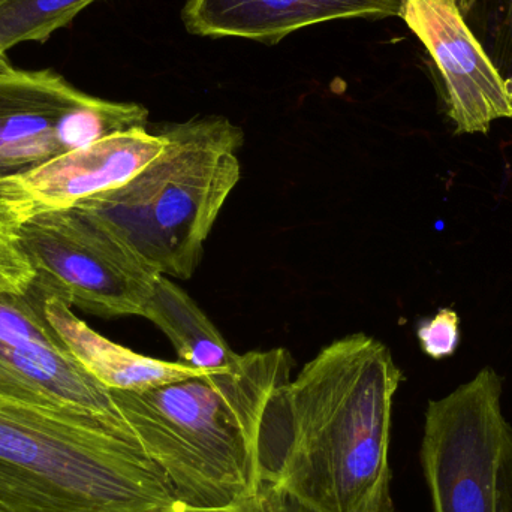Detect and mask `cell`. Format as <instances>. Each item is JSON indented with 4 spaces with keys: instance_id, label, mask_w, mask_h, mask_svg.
Listing matches in <instances>:
<instances>
[{
    "instance_id": "19",
    "label": "cell",
    "mask_w": 512,
    "mask_h": 512,
    "mask_svg": "<svg viewBox=\"0 0 512 512\" xmlns=\"http://www.w3.org/2000/svg\"><path fill=\"white\" fill-rule=\"evenodd\" d=\"M9 65H11V63H9L8 59H6L5 51L0 48V69L8 68Z\"/></svg>"
},
{
    "instance_id": "2",
    "label": "cell",
    "mask_w": 512,
    "mask_h": 512,
    "mask_svg": "<svg viewBox=\"0 0 512 512\" xmlns=\"http://www.w3.org/2000/svg\"><path fill=\"white\" fill-rule=\"evenodd\" d=\"M291 369V354L274 348L144 393L117 390L129 426L183 510H228L262 492V427Z\"/></svg>"
},
{
    "instance_id": "1",
    "label": "cell",
    "mask_w": 512,
    "mask_h": 512,
    "mask_svg": "<svg viewBox=\"0 0 512 512\" xmlns=\"http://www.w3.org/2000/svg\"><path fill=\"white\" fill-rule=\"evenodd\" d=\"M402 372L363 333L334 340L274 397L259 442L264 486L310 512H394L391 418Z\"/></svg>"
},
{
    "instance_id": "9",
    "label": "cell",
    "mask_w": 512,
    "mask_h": 512,
    "mask_svg": "<svg viewBox=\"0 0 512 512\" xmlns=\"http://www.w3.org/2000/svg\"><path fill=\"white\" fill-rule=\"evenodd\" d=\"M164 147V137L149 129L120 132L6 180L0 195L27 198L39 210L71 209L86 198L126 185Z\"/></svg>"
},
{
    "instance_id": "13",
    "label": "cell",
    "mask_w": 512,
    "mask_h": 512,
    "mask_svg": "<svg viewBox=\"0 0 512 512\" xmlns=\"http://www.w3.org/2000/svg\"><path fill=\"white\" fill-rule=\"evenodd\" d=\"M98 0H0V48L45 42Z\"/></svg>"
},
{
    "instance_id": "16",
    "label": "cell",
    "mask_w": 512,
    "mask_h": 512,
    "mask_svg": "<svg viewBox=\"0 0 512 512\" xmlns=\"http://www.w3.org/2000/svg\"><path fill=\"white\" fill-rule=\"evenodd\" d=\"M459 316L453 309H441L432 319L421 322L417 330L421 348L435 360L450 357L460 342Z\"/></svg>"
},
{
    "instance_id": "8",
    "label": "cell",
    "mask_w": 512,
    "mask_h": 512,
    "mask_svg": "<svg viewBox=\"0 0 512 512\" xmlns=\"http://www.w3.org/2000/svg\"><path fill=\"white\" fill-rule=\"evenodd\" d=\"M400 17L441 72L448 116L457 134H487L495 120L512 117L510 90L456 0H403Z\"/></svg>"
},
{
    "instance_id": "5",
    "label": "cell",
    "mask_w": 512,
    "mask_h": 512,
    "mask_svg": "<svg viewBox=\"0 0 512 512\" xmlns=\"http://www.w3.org/2000/svg\"><path fill=\"white\" fill-rule=\"evenodd\" d=\"M420 459L433 512H512V427L495 369L429 402Z\"/></svg>"
},
{
    "instance_id": "6",
    "label": "cell",
    "mask_w": 512,
    "mask_h": 512,
    "mask_svg": "<svg viewBox=\"0 0 512 512\" xmlns=\"http://www.w3.org/2000/svg\"><path fill=\"white\" fill-rule=\"evenodd\" d=\"M30 288L101 318L143 316L161 273L77 207L38 210L21 230Z\"/></svg>"
},
{
    "instance_id": "10",
    "label": "cell",
    "mask_w": 512,
    "mask_h": 512,
    "mask_svg": "<svg viewBox=\"0 0 512 512\" xmlns=\"http://www.w3.org/2000/svg\"><path fill=\"white\" fill-rule=\"evenodd\" d=\"M403 0H188L186 30L274 45L295 30L345 18L400 17Z\"/></svg>"
},
{
    "instance_id": "15",
    "label": "cell",
    "mask_w": 512,
    "mask_h": 512,
    "mask_svg": "<svg viewBox=\"0 0 512 512\" xmlns=\"http://www.w3.org/2000/svg\"><path fill=\"white\" fill-rule=\"evenodd\" d=\"M462 14L512 99V0H471Z\"/></svg>"
},
{
    "instance_id": "7",
    "label": "cell",
    "mask_w": 512,
    "mask_h": 512,
    "mask_svg": "<svg viewBox=\"0 0 512 512\" xmlns=\"http://www.w3.org/2000/svg\"><path fill=\"white\" fill-rule=\"evenodd\" d=\"M149 128L137 102L89 95L53 69H0V188L12 177L95 143Z\"/></svg>"
},
{
    "instance_id": "11",
    "label": "cell",
    "mask_w": 512,
    "mask_h": 512,
    "mask_svg": "<svg viewBox=\"0 0 512 512\" xmlns=\"http://www.w3.org/2000/svg\"><path fill=\"white\" fill-rule=\"evenodd\" d=\"M36 294L41 298L42 312L48 324L63 345L90 375L111 390L144 393L212 372L194 369L180 361L170 363L138 354L96 333L83 319L75 315L72 307L65 301L56 297H45L39 292Z\"/></svg>"
},
{
    "instance_id": "14",
    "label": "cell",
    "mask_w": 512,
    "mask_h": 512,
    "mask_svg": "<svg viewBox=\"0 0 512 512\" xmlns=\"http://www.w3.org/2000/svg\"><path fill=\"white\" fill-rule=\"evenodd\" d=\"M39 207L27 198L0 195V292L26 294L35 271L21 242L24 224Z\"/></svg>"
},
{
    "instance_id": "17",
    "label": "cell",
    "mask_w": 512,
    "mask_h": 512,
    "mask_svg": "<svg viewBox=\"0 0 512 512\" xmlns=\"http://www.w3.org/2000/svg\"><path fill=\"white\" fill-rule=\"evenodd\" d=\"M279 490L274 487L265 486L258 496L251 501L239 505V507L228 508V510L219 511H182V512H277L279 507Z\"/></svg>"
},
{
    "instance_id": "3",
    "label": "cell",
    "mask_w": 512,
    "mask_h": 512,
    "mask_svg": "<svg viewBox=\"0 0 512 512\" xmlns=\"http://www.w3.org/2000/svg\"><path fill=\"white\" fill-rule=\"evenodd\" d=\"M137 436L45 402L0 369V512H182Z\"/></svg>"
},
{
    "instance_id": "4",
    "label": "cell",
    "mask_w": 512,
    "mask_h": 512,
    "mask_svg": "<svg viewBox=\"0 0 512 512\" xmlns=\"http://www.w3.org/2000/svg\"><path fill=\"white\" fill-rule=\"evenodd\" d=\"M165 147L126 185L77 204L147 265L188 280L240 180L242 129L210 116L159 132Z\"/></svg>"
},
{
    "instance_id": "20",
    "label": "cell",
    "mask_w": 512,
    "mask_h": 512,
    "mask_svg": "<svg viewBox=\"0 0 512 512\" xmlns=\"http://www.w3.org/2000/svg\"><path fill=\"white\" fill-rule=\"evenodd\" d=\"M457 5H459L460 11H465L466 8H468L469 3H471V0H456Z\"/></svg>"
},
{
    "instance_id": "12",
    "label": "cell",
    "mask_w": 512,
    "mask_h": 512,
    "mask_svg": "<svg viewBox=\"0 0 512 512\" xmlns=\"http://www.w3.org/2000/svg\"><path fill=\"white\" fill-rule=\"evenodd\" d=\"M143 318L152 321L170 339L180 363L201 370L231 369L240 355L225 342L201 307L170 277L156 280L144 307Z\"/></svg>"
},
{
    "instance_id": "18",
    "label": "cell",
    "mask_w": 512,
    "mask_h": 512,
    "mask_svg": "<svg viewBox=\"0 0 512 512\" xmlns=\"http://www.w3.org/2000/svg\"><path fill=\"white\" fill-rule=\"evenodd\" d=\"M277 512H310V511L304 510L303 507H300V505L295 504L294 501H291V499L286 498V496H283L282 493H280L279 507H277Z\"/></svg>"
}]
</instances>
